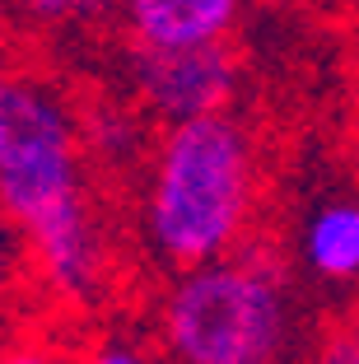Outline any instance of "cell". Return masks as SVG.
Instances as JSON below:
<instances>
[{
    "instance_id": "277c9868",
    "label": "cell",
    "mask_w": 359,
    "mask_h": 364,
    "mask_svg": "<svg viewBox=\"0 0 359 364\" xmlns=\"http://www.w3.org/2000/svg\"><path fill=\"white\" fill-rule=\"evenodd\" d=\"M131 85H136L140 112L154 117L159 127L205 117V112H224L238 94V56L229 43L168 47V52L136 47Z\"/></svg>"
},
{
    "instance_id": "8fae6325",
    "label": "cell",
    "mask_w": 359,
    "mask_h": 364,
    "mask_svg": "<svg viewBox=\"0 0 359 364\" xmlns=\"http://www.w3.org/2000/svg\"><path fill=\"white\" fill-rule=\"evenodd\" d=\"M0 364H70V360H65V355H56L52 346L23 341V346H5V350H0Z\"/></svg>"
},
{
    "instance_id": "5b68a950",
    "label": "cell",
    "mask_w": 359,
    "mask_h": 364,
    "mask_svg": "<svg viewBox=\"0 0 359 364\" xmlns=\"http://www.w3.org/2000/svg\"><path fill=\"white\" fill-rule=\"evenodd\" d=\"M247 0H117L122 28L145 52L229 43Z\"/></svg>"
},
{
    "instance_id": "7c38bea8",
    "label": "cell",
    "mask_w": 359,
    "mask_h": 364,
    "mask_svg": "<svg viewBox=\"0 0 359 364\" xmlns=\"http://www.w3.org/2000/svg\"><path fill=\"white\" fill-rule=\"evenodd\" d=\"M10 280H14V252H10V243H5V234H0V294H5Z\"/></svg>"
},
{
    "instance_id": "4fadbf2b",
    "label": "cell",
    "mask_w": 359,
    "mask_h": 364,
    "mask_svg": "<svg viewBox=\"0 0 359 364\" xmlns=\"http://www.w3.org/2000/svg\"><path fill=\"white\" fill-rule=\"evenodd\" d=\"M0 38H5V0H0Z\"/></svg>"
},
{
    "instance_id": "5bb4252c",
    "label": "cell",
    "mask_w": 359,
    "mask_h": 364,
    "mask_svg": "<svg viewBox=\"0 0 359 364\" xmlns=\"http://www.w3.org/2000/svg\"><path fill=\"white\" fill-rule=\"evenodd\" d=\"M0 140H5V103H0Z\"/></svg>"
},
{
    "instance_id": "30bf717a",
    "label": "cell",
    "mask_w": 359,
    "mask_h": 364,
    "mask_svg": "<svg viewBox=\"0 0 359 364\" xmlns=\"http://www.w3.org/2000/svg\"><path fill=\"white\" fill-rule=\"evenodd\" d=\"M80 364H159V360L136 341H98Z\"/></svg>"
},
{
    "instance_id": "9c48e42d",
    "label": "cell",
    "mask_w": 359,
    "mask_h": 364,
    "mask_svg": "<svg viewBox=\"0 0 359 364\" xmlns=\"http://www.w3.org/2000/svg\"><path fill=\"white\" fill-rule=\"evenodd\" d=\"M308 364H359V318L322 332V341L313 346V360Z\"/></svg>"
},
{
    "instance_id": "ba28073f",
    "label": "cell",
    "mask_w": 359,
    "mask_h": 364,
    "mask_svg": "<svg viewBox=\"0 0 359 364\" xmlns=\"http://www.w3.org/2000/svg\"><path fill=\"white\" fill-rule=\"evenodd\" d=\"M23 19L43 23V28H61V23H85L103 10L107 0H10Z\"/></svg>"
},
{
    "instance_id": "52a82bcc",
    "label": "cell",
    "mask_w": 359,
    "mask_h": 364,
    "mask_svg": "<svg viewBox=\"0 0 359 364\" xmlns=\"http://www.w3.org/2000/svg\"><path fill=\"white\" fill-rule=\"evenodd\" d=\"M140 107H89L80 112V140L94 164H140L149 150Z\"/></svg>"
},
{
    "instance_id": "7a4b0ae2",
    "label": "cell",
    "mask_w": 359,
    "mask_h": 364,
    "mask_svg": "<svg viewBox=\"0 0 359 364\" xmlns=\"http://www.w3.org/2000/svg\"><path fill=\"white\" fill-rule=\"evenodd\" d=\"M140 164V243L164 271L201 267L252 238L262 145L229 107L168 122Z\"/></svg>"
},
{
    "instance_id": "8992f818",
    "label": "cell",
    "mask_w": 359,
    "mask_h": 364,
    "mask_svg": "<svg viewBox=\"0 0 359 364\" xmlns=\"http://www.w3.org/2000/svg\"><path fill=\"white\" fill-rule=\"evenodd\" d=\"M299 262L317 285L359 289V192L313 201L299 225Z\"/></svg>"
},
{
    "instance_id": "6da1fadb",
    "label": "cell",
    "mask_w": 359,
    "mask_h": 364,
    "mask_svg": "<svg viewBox=\"0 0 359 364\" xmlns=\"http://www.w3.org/2000/svg\"><path fill=\"white\" fill-rule=\"evenodd\" d=\"M0 103V225L23 238L33 276L61 304H94L112 276V247L89 196L80 112L33 70H5Z\"/></svg>"
},
{
    "instance_id": "3957f363",
    "label": "cell",
    "mask_w": 359,
    "mask_h": 364,
    "mask_svg": "<svg viewBox=\"0 0 359 364\" xmlns=\"http://www.w3.org/2000/svg\"><path fill=\"white\" fill-rule=\"evenodd\" d=\"M154 341L164 364H299L304 309L285 262L247 238L215 262L168 271Z\"/></svg>"
}]
</instances>
